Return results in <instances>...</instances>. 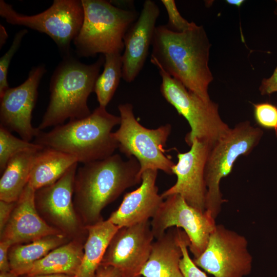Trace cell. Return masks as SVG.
<instances>
[{"mask_svg":"<svg viewBox=\"0 0 277 277\" xmlns=\"http://www.w3.org/2000/svg\"><path fill=\"white\" fill-rule=\"evenodd\" d=\"M84 15L82 1L55 0L48 9L33 15L18 13L11 5L0 1V15L7 23L47 34L67 54L81 28Z\"/></svg>","mask_w":277,"mask_h":277,"instance_id":"9c48e42d","label":"cell"},{"mask_svg":"<svg viewBox=\"0 0 277 277\" xmlns=\"http://www.w3.org/2000/svg\"><path fill=\"white\" fill-rule=\"evenodd\" d=\"M130 103L120 104L121 122L112 133L120 151L128 158L133 157L140 165V175L148 170H161L171 175L174 165L170 156L165 154V147L171 132L167 124L155 129L144 127L136 119Z\"/></svg>","mask_w":277,"mask_h":277,"instance_id":"52a82bcc","label":"cell"},{"mask_svg":"<svg viewBox=\"0 0 277 277\" xmlns=\"http://www.w3.org/2000/svg\"><path fill=\"white\" fill-rule=\"evenodd\" d=\"M190 244L189 239L185 232L181 241L183 256L180 264L183 277H208L190 258L188 250Z\"/></svg>","mask_w":277,"mask_h":277,"instance_id":"f546056e","label":"cell"},{"mask_svg":"<svg viewBox=\"0 0 277 277\" xmlns=\"http://www.w3.org/2000/svg\"><path fill=\"white\" fill-rule=\"evenodd\" d=\"M157 172L155 170L144 172L140 186L125 194L120 206L107 220L121 228L152 219L164 200L156 185Z\"/></svg>","mask_w":277,"mask_h":277,"instance_id":"ac0fdd59","label":"cell"},{"mask_svg":"<svg viewBox=\"0 0 277 277\" xmlns=\"http://www.w3.org/2000/svg\"><path fill=\"white\" fill-rule=\"evenodd\" d=\"M156 67L162 78L161 94L190 127L185 137L186 144L190 147L197 138L212 146L230 128L220 116L219 105L211 100H203L161 67Z\"/></svg>","mask_w":277,"mask_h":277,"instance_id":"ba28073f","label":"cell"},{"mask_svg":"<svg viewBox=\"0 0 277 277\" xmlns=\"http://www.w3.org/2000/svg\"><path fill=\"white\" fill-rule=\"evenodd\" d=\"M87 237L73 239L53 249L26 268L21 276L48 274L76 276L82 263Z\"/></svg>","mask_w":277,"mask_h":277,"instance_id":"ffe728a7","label":"cell"},{"mask_svg":"<svg viewBox=\"0 0 277 277\" xmlns=\"http://www.w3.org/2000/svg\"><path fill=\"white\" fill-rule=\"evenodd\" d=\"M86 228L88 235L82 263L75 277H95L110 240L119 228L108 220H103Z\"/></svg>","mask_w":277,"mask_h":277,"instance_id":"7402d4cb","label":"cell"},{"mask_svg":"<svg viewBox=\"0 0 277 277\" xmlns=\"http://www.w3.org/2000/svg\"><path fill=\"white\" fill-rule=\"evenodd\" d=\"M77 163L76 159L71 155L43 148L35 154L28 184L35 190L52 184Z\"/></svg>","mask_w":277,"mask_h":277,"instance_id":"44dd1931","label":"cell"},{"mask_svg":"<svg viewBox=\"0 0 277 277\" xmlns=\"http://www.w3.org/2000/svg\"><path fill=\"white\" fill-rule=\"evenodd\" d=\"M185 231L171 227L153 242L149 257L141 271L144 277H183L181 241Z\"/></svg>","mask_w":277,"mask_h":277,"instance_id":"d6986e66","label":"cell"},{"mask_svg":"<svg viewBox=\"0 0 277 277\" xmlns=\"http://www.w3.org/2000/svg\"><path fill=\"white\" fill-rule=\"evenodd\" d=\"M44 147L35 144L19 138L11 132L0 126V171L5 170L9 160L14 156L27 151H38Z\"/></svg>","mask_w":277,"mask_h":277,"instance_id":"484cf974","label":"cell"},{"mask_svg":"<svg viewBox=\"0 0 277 277\" xmlns=\"http://www.w3.org/2000/svg\"><path fill=\"white\" fill-rule=\"evenodd\" d=\"M104 62V56L101 55L91 64L67 58L59 65L51 80L50 102L38 129L42 131L63 124L68 119L83 118L91 114L88 98L94 91Z\"/></svg>","mask_w":277,"mask_h":277,"instance_id":"277c9868","label":"cell"},{"mask_svg":"<svg viewBox=\"0 0 277 277\" xmlns=\"http://www.w3.org/2000/svg\"><path fill=\"white\" fill-rule=\"evenodd\" d=\"M8 38V34L4 27L0 25V47L1 48L6 43Z\"/></svg>","mask_w":277,"mask_h":277,"instance_id":"d590c367","label":"cell"},{"mask_svg":"<svg viewBox=\"0 0 277 277\" xmlns=\"http://www.w3.org/2000/svg\"><path fill=\"white\" fill-rule=\"evenodd\" d=\"M27 33L26 29L18 32L13 40L9 50L0 58V96L9 88L7 82L8 70L11 60L18 49L23 37Z\"/></svg>","mask_w":277,"mask_h":277,"instance_id":"83f0119b","label":"cell"},{"mask_svg":"<svg viewBox=\"0 0 277 277\" xmlns=\"http://www.w3.org/2000/svg\"><path fill=\"white\" fill-rule=\"evenodd\" d=\"M18 275L12 272V271H2L0 272V277H19Z\"/></svg>","mask_w":277,"mask_h":277,"instance_id":"8d00e7d4","label":"cell"},{"mask_svg":"<svg viewBox=\"0 0 277 277\" xmlns=\"http://www.w3.org/2000/svg\"><path fill=\"white\" fill-rule=\"evenodd\" d=\"M122 54L109 53L104 55V70L98 76L94 89L100 106L106 108L122 78Z\"/></svg>","mask_w":277,"mask_h":277,"instance_id":"d4e9b609","label":"cell"},{"mask_svg":"<svg viewBox=\"0 0 277 277\" xmlns=\"http://www.w3.org/2000/svg\"><path fill=\"white\" fill-rule=\"evenodd\" d=\"M23 277H75V276L69 275L65 274H36L31 275H24Z\"/></svg>","mask_w":277,"mask_h":277,"instance_id":"e575fe53","label":"cell"},{"mask_svg":"<svg viewBox=\"0 0 277 277\" xmlns=\"http://www.w3.org/2000/svg\"><path fill=\"white\" fill-rule=\"evenodd\" d=\"M84 19L73 40L80 56H93L97 53H122L124 37L137 19V12L123 9L104 0H82Z\"/></svg>","mask_w":277,"mask_h":277,"instance_id":"5b68a950","label":"cell"},{"mask_svg":"<svg viewBox=\"0 0 277 277\" xmlns=\"http://www.w3.org/2000/svg\"><path fill=\"white\" fill-rule=\"evenodd\" d=\"M37 152H22L9 160L0 179V200L10 202L18 200L28 183Z\"/></svg>","mask_w":277,"mask_h":277,"instance_id":"603a6c76","label":"cell"},{"mask_svg":"<svg viewBox=\"0 0 277 277\" xmlns=\"http://www.w3.org/2000/svg\"><path fill=\"white\" fill-rule=\"evenodd\" d=\"M168 14V21L165 26L175 32H183L190 29L195 23L189 22L182 16L173 0H162Z\"/></svg>","mask_w":277,"mask_h":277,"instance_id":"f1b7e54d","label":"cell"},{"mask_svg":"<svg viewBox=\"0 0 277 277\" xmlns=\"http://www.w3.org/2000/svg\"><path fill=\"white\" fill-rule=\"evenodd\" d=\"M140 165L133 157L118 154L83 165L75 176L73 203L86 228L103 220L102 211L127 189L141 182Z\"/></svg>","mask_w":277,"mask_h":277,"instance_id":"7a4b0ae2","label":"cell"},{"mask_svg":"<svg viewBox=\"0 0 277 277\" xmlns=\"http://www.w3.org/2000/svg\"><path fill=\"white\" fill-rule=\"evenodd\" d=\"M77 164L72 165L55 183L35 190L34 195L35 206L41 216L49 225L71 239L88 234L73 203Z\"/></svg>","mask_w":277,"mask_h":277,"instance_id":"7c38bea8","label":"cell"},{"mask_svg":"<svg viewBox=\"0 0 277 277\" xmlns=\"http://www.w3.org/2000/svg\"><path fill=\"white\" fill-rule=\"evenodd\" d=\"M12 246L7 241H0V272L10 271L9 250Z\"/></svg>","mask_w":277,"mask_h":277,"instance_id":"d6a6232c","label":"cell"},{"mask_svg":"<svg viewBox=\"0 0 277 277\" xmlns=\"http://www.w3.org/2000/svg\"><path fill=\"white\" fill-rule=\"evenodd\" d=\"M35 191L28 184L0 232V241L9 242L12 246L30 243L48 235L63 234L47 223L38 213L34 201Z\"/></svg>","mask_w":277,"mask_h":277,"instance_id":"e0dca14e","label":"cell"},{"mask_svg":"<svg viewBox=\"0 0 277 277\" xmlns=\"http://www.w3.org/2000/svg\"><path fill=\"white\" fill-rule=\"evenodd\" d=\"M263 131L249 121L241 122L230 128L211 148L206 162L204 177L207 188L206 210L215 219L226 200L220 184L232 170L238 159L248 155L260 143Z\"/></svg>","mask_w":277,"mask_h":277,"instance_id":"8992f818","label":"cell"},{"mask_svg":"<svg viewBox=\"0 0 277 277\" xmlns=\"http://www.w3.org/2000/svg\"><path fill=\"white\" fill-rule=\"evenodd\" d=\"M212 146L195 138L187 152H177V162L172 168L176 183L161 195L165 199L172 194L181 195L190 206L204 212L207 188L204 172Z\"/></svg>","mask_w":277,"mask_h":277,"instance_id":"9a60e30c","label":"cell"},{"mask_svg":"<svg viewBox=\"0 0 277 277\" xmlns=\"http://www.w3.org/2000/svg\"><path fill=\"white\" fill-rule=\"evenodd\" d=\"M154 239L149 221L119 228L110 240L101 265L116 268L122 277H141Z\"/></svg>","mask_w":277,"mask_h":277,"instance_id":"4fadbf2b","label":"cell"},{"mask_svg":"<svg viewBox=\"0 0 277 277\" xmlns=\"http://www.w3.org/2000/svg\"><path fill=\"white\" fill-rule=\"evenodd\" d=\"M121 118L98 106L87 117L69 120L48 131H41L34 143L71 155L83 164L105 159L118 148L112 130Z\"/></svg>","mask_w":277,"mask_h":277,"instance_id":"3957f363","label":"cell"},{"mask_svg":"<svg viewBox=\"0 0 277 277\" xmlns=\"http://www.w3.org/2000/svg\"><path fill=\"white\" fill-rule=\"evenodd\" d=\"M243 0H227L226 2L231 5L240 7L244 3Z\"/></svg>","mask_w":277,"mask_h":277,"instance_id":"74e56055","label":"cell"},{"mask_svg":"<svg viewBox=\"0 0 277 277\" xmlns=\"http://www.w3.org/2000/svg\"><path fill=\"white\" fill-rule=\"evenodd\" d=\"M253 116L258 125L273 130L277 136V106L265 102L253 104Z\"/></svg>","mask_w":277,"mask_h":277,"instance_id":"4316f807","label":"cell"},{"mask_svg":"<svg viewBox=\"0 0 277 277\" xmlns=\"http://www.w3.org/2000/svg\"><path fill=\"white\" fill-rule=\"evenodd\" d=\"M46 72L43 66L33 68L27 80L19 86L9 88L0 96V126L17 133L30 142L41 130L31 123L32 113L37 96L39 82Z\"/></svg>","mask_w":277,"mask_h":277,"instance_id":"5bb4252c","label":"cell"},{"mask_svg":"<svg viewBox=\"0 0 277 277\" xmlns=\"http://www.w3.org/2000/svg\"><path fill=\"white\" fill-rule=\"evenodd\" d=\"M275 2L276 3L275 14L277 15V1ZM259 91L263 95H269L274 92H277V66L269 77L262 80Z\"/></svg>","mask_w":277,"mask_h":277,"instance_id":"4dcf8cb0","label":"cell"},{"mask_svg":"<svg viewBox=\"0 0 277 277\" xmlns=\"http://www.w3.org/2000/svg\"><path fill=\"white\" fill-rule=\"evenodd\" d=\"M211 45L203 27L195 23L180 33L159 25L154 31L150 62L189 91L209 101L208 87L213 79L208 66Z\"/></svg>","mask_w":277,"mask_h":277,"instance_id":"6da1fadb","label":"cell"},{"mask_svg":"<svg viewBox=\"0 0 277 277\" xmlns=\"http://www.w3.org/2000/svg\"><path fill=\"white\" fill-rule=\"evenodd\" d=\"M95 277H122V275L120 271L113 267L101 265Z\"/></svg>","mask_w":277,"mask_h":277,"instance_id":"836d02e7","label":"cell"},{"mask_svg":"<svg viewBox=\"0 0 277 277\" xmlns=\"http://www.w3.org/2000/svg\"><path fill=\"white\" fill-rule=\"evenodd\" d=\"M15 202L0 200V232L3 230L9 220Z\"/></svg>","mask_w":277,"mask_h":277,"instance_id":"1f68e13d","label":"cell"},{"mask_svg":"<svg viewBox=\"0 0 277 277\" xmlns=\"http://www.w3.org/2000/svg\"><path fill=\"white\" fill-rule=\"evenodd\" d=\"M160 13L159 7L154 2L145 1L138 18L125 34L122 78L126 82L134 81L143 69L152 46Z\"/></svg>","mask_w":277,"mask_h":277,"instance_id":"2e32d148","label":"cell"},{"mask_svg":"<svg viewBox=\"0 0 277 277\" xmlns=\"http://www.w3.org/2000/svg\"><path fill=\"white\" fill-rule=\"evenodd\" d=\"M195 265L214 277H244L252 269L246 238L224 225H216Z\"/></svg>","mask_w":277,"mask_h":277,"instance_id":"30bf717a","label":"cell"},{"mask_svg":"<svg viewBox=\"0 0 277 277\" xmlns=\"http://www.w3.org/2000/svg\"><path fill=\"white\" fill-rule=\"evenodd\" d=\"M71 240L61 234L48 235L26 244L12 245L9 250L11 271L21 276L23 271L29 266Z\"/></svg>","mask_w":277,"mask_h":277,"instance_id":"cb8c5ba5","label":"cell"},{"mask_svg":"<svg viewBox=\"0 0 277 277\" xmlns=\"http://www.w3.org/2000/svg\"><path fill=\"white\" fill-rule=\"evenodd\" d=\"M150 224L155 239L170 228L183 229L189 239V248L194 259L205 250L216 225L215 219L209 212L197 210L176 194L165 199Z\"/></svg>","mask_w":277,"mask_h":277,"instance_id":"8fae6325","label":"cell"}]
</instances>
